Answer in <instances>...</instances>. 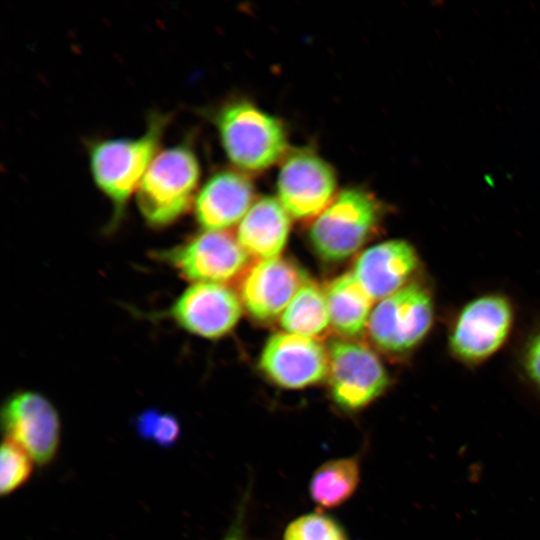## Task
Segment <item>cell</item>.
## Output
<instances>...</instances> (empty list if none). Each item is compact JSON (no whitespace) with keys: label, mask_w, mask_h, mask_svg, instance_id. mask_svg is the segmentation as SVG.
Returning a JSON list of instances; mask_svg holds the SVG:
<instances>
[{"label":"cell","mask_w":540,"mask_h":540,"mask_svg":"<svg viewBox=\"0 0 540 540\" xmlns=\"http://www.w3.org/2000/svg\"><path fill=\"white\" fill-rule=\"evenodd\" d=\"M246 496L241 502L236 517L221 540H248L245 532Z\"/></svg>","instance_id":"cb8c5ba5"},{"label":"cell","mask_w":540,"mask_h":540,"mask_svg":"<svg viewBox=\"0 0 540 540\" xmlns=\"http://www.w3.org/2000/svg\"><path fill=\"white\" fill-rule=\"evenodd\" d=\"M282 540H349L343 525L322 511L309 512L290 521Z\"/></svg>","instance_id":"ffe728a7"},{"label":"cell","mask_w":540,"mask_h":540,"mask_svg":"<svg viewBox=\"0 0 540 540\" xmlns=\"http://www.w3.org/2000/svg\"><path fill=\"white\" fill-rule=\"evenodd\" d=\"M285 332L315 338L330 325L325 292L314 282L306 281L281 315Z\"/></svg>","instance_id":"d6986e66"},{"label":"cell","mask_w":540,"mask_h":540,"mask_svg":"<svg viewBox=\"0 0 540 540\" xmlns=\"http://www.w3.org/2000/svg\"><path fill=\"white\" fill-rule=\"evenodd\" d=\"M290 230V217L279 201L263 197L240 221L236 238L243 249L259 260L279 257Z\"/></svg>","instance_id":"2e32d148"},{"label":"cell","mask_w":540,"mask_h":540,"mask_svg":"<svg viewBox=\"0 0 540 540\" xmlns=\"http://www.w3.org/2000/svg\"><path fill=\"white\" fill-rule=\"evenodd\" d=\"M433 321L434 302L430 291L420 283L410 282L376 305L368 330L379 348L401 354L423 341Z\"/></svg>","instance_id":"5b68a950"},{"label":"cell","mask_w":540,"mask_h":540,"mask_svg":"<svg viewBox=\"0 0 540 540\" xmlns=\"http://www.w3.org/2000/svg\"><path fill=\"white\" fill-rule=\"evenodd\" d=\"M1 424L5 437L22 446L38 466L53 462L60 446L61 422L43 394L30 390L11 394L2 405Z\"/></svg>","instance_id":"9c48e42d"},{"label":"cell","mask_w":540,"mask_h":540,"mask_svg":"<svg viewBox=\"0 0 540 540\" xmlns=\"http://www.w3.org/2000/svg\"><path fill=\"white\" fill-rule=\"evenodd\" d=\"M182 278L194 283L223 284L237 278L249 264V254L225 231H205L154 254Z\"/></svg>","instance_id":"52a82bcc"},{"label":"cell","mask_w":540,"mask_h":540,"mask_svg":"<svg viewBox=\"0 0 540 540\" xmlns=\"http://www.w3.org/2000/svg\"><path fill=\"white\" fill-rule=\"evenodd\" d=\"M419 267V256L407 241L393 239L365 250L352 274L375 300H382L408 285Z\"/></svg>","instance_id":"5bb4252c"},{"label":"cell","mask_w":540,"mask_h":540,"mask_svg":"<svg viewBox=\"0 0 540 540\" xmlns=\"http://www.w3.org/2000/svg\"><path fill=\"white\" fill-rule=\"evenodd\" d=\"M134 424L139 437L161 448L173 447L181 435L177 417L154 408L143 410Z\"/></svg>","instance_id":"7402d4cb"},{"label":"cell","mask_w":540,"mask_h":540,"mask_svg":"<svg viewBox=\"0 0 540 540\" xmlns=\"http://www.w3.org/2000/svg\"><path fill=\"white\" fill-rule=\"evenodd\" d=\"M325 295L330 325L337 333L355 337L368 328L374 300L352 273L335 278Z\"/></svg>","instance_id":"e0dca14e"},{"label":"cell","mask_w":540,"mask_h":540,"mask_svg":"<svg viewBox=\"0 0 540 540\" xmlns=\"http://www.w3.org/2000/svg\"><path fill=\"white\" fill-rule=\"evenodd\" d=\"M215 122L228 158L239 169L264 170L286 151L287 136L282 123L248 101L224 105Z\"/></svg>","instance_id":"3957f363"},{"label":"cell","mask_w":540,"mask_h":540,"mask_svg":"<svg viewBox=\"0 0 540 540\" xmlns=\"http://www.w3.org/2000/svg\"><path fill=\"white\" fill-rule=\"evenodd\" d=\"M328 357L330 393L340 409H363L387 389L389 375L379 357L366 346L336 339L329 343Z\"/></svg>","instance_id":"ba28073f"},{"label":"cell","mask_w":540,"mask_h":540,"mask_svg":"<svg viewBox=\"0 0 540 540\" xmlns=\"http://www.w3.org/2000/svg\"><path fill=\"white\" fill-rule=\"evenodd\" d=\"M260 368L277 385L300 389L321 381L329 370L328 351L315 338L278 332L267 340Z\"/></svg>","instance_id":"7c38bea8"},{"label":"cell","mask_w":540,"mask_h":540,"mask_svg":"<svg viewBox=\"0 0 540 540\" xmlns=\"http://www.w3.org/2000/svg\"><path fill=\"white\" fill-rule=\"evenodd\" d=\"M33 462V458L22 446L4 437L0 453L1 496L12 494L30 479Z\"/></svg>","instance_id":"44dd1931"},{"label":"cell","mask_w":540,"mask_h":540,"mask_svg":"<svg viewBox=\"0 0 540 540\" xmlns=\"http://www.w3.org/2000/svg\"><path fill=\"white\" fill-rule=\"evenodd\" d=\"M379 216L378 203L369 193L358 188L341 191L310 228L315 252L328 262L347 259L365 243Z\"/></svg>","instance_id":"277c9868"},{"label":"cell","mask_w":540,"mask_h":540,"mask_svg":"<svg viewBox=\"0 0 540 540\" xmlns=\"http://www.w3.org/2000/svg\"><path fill=\"white\" fill-rule=\"evenodd\" d=\"M333 169L313 152L298 151L283 162L277 181L279 202L290 216H318L334 199Z\"/></svg>","instance_id":"30bf717a"},{"label":"cell","mask_w":540,"mask_h":540,"mask_svg":"<svg viewBox=\"0 0 540 540\" xmlns=\"http://www.w3.org/2000/svg\"><path fill=\"white\" fill-rule=\"evenodd\" d=\"M360 480L359 454L331 459L314 470L309 481V495L320 509L338 508L355 494Z\"/></svg>","instance_id":"ac0fdd59"},{"label":"cell","mask_w":540,"mask_h":540,"mask_svg":"<svg viewBox=\"0 0 540 540\" xmlns=\"http://www.w3.org/2000/svg\"><path fill=\"white\" fill-rule=\"evenodd\" d=\"M514 311L509 299L500 294L474 298L459 311L449 333V349L466 364H479L507 341Z\"/></svg>","instance_id":"8992f818"},{"label":"cell","mask_w":540,"mask_h":540,"mask_svg":"<svg viewBox=\"0 0 540 540\" xmlns=\"http://www.w3.org/2000/svg\"><path fill=\"white\" fill-rule=\"evenodd\" d=\"M522 366L530 382L540 390V329L530 337L524 348Z\"/></svg>","instance_id":"603a6c76"},{"label":"cell","mask_w":540,"mask_h":540,"mask_svg":"<svg viewBox=\"0 0 540 540\" xmlns=\"http://www.w3.org/2000/svg\"><path fill=\"white\" fill-rule=\"evenodd\" d=\"M199 177L198 158L189 145L181 143L158 153L138 187L137 203L145 221L160 228L184 215Z\"/></svg>","instance_id":"7a4b0ae2"},{"label":"cell","mask_w":540,"mask_h":540,"mask_svg":"<svg viewBox=\"0 0 540 540\" xmlns=\"http://www.w3.org/2000/svg\"><path fill=\"white\" fill-rule=\"evenodd\" d=\"M306 281L303 272L287 259L258 260L242 278L240 300L256 320H273Z\"/></svg>","instance_id":"4fadbf2b"},{"label":"cell","mask_w":540,"mask_h":540,"mask_svg":"<svg viewBox=\"0 0 540 540\" xmlns=\"http://www.w3.org/2000/svg\"><path fill=\"white\" fill-rule=\"evenodd\" d=\"M168 314L190 334L217 339L236 326L242 314V302L223 284L193 283L178 296Z\"/></svg>","instance_id":"8fae6325"},{"label":"cell","mask_w":540,"mask_h":540,"mask_svg":"<svg viewBox=\"0 0 540 540\" xmlns=\"http://www.w3.org/2000/svg\"><path fill=\"white\" fill-rule=\"evenodd\" d=\"M250 180L237 171L212 175L195 198V217L206 231H223L245 216L253 199Z\"/></svg>","instance_id":"9a60e30c"},{"label":"cell","mask_w":540,"mask_h":540,"mask_svg":"<svg viewBox=\"0 0 540 540\" xmlns=\"http://www.w3.org/2000/svg\"><path fill=\"white\" fill-rule=\"evenodd\" d=\"M168 121L167 115L156 114L140 137L106 139L90 145V170L97 187L112 202L115 221L157 155Z\"/></svg>","instance_id":"6da1fadb"}]
</instances>
